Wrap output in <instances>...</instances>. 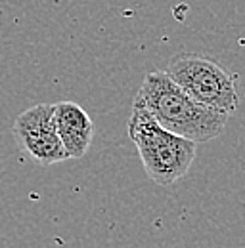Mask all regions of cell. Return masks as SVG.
Masks as SVG:
<instances>
[{"mask_svg": "<svg viewBox=\"0 0 245 248\" xmlns=\"http://www.w3.org/2000/svg\"><path fill=\"white\" fill-rule=\"evenodd\" d=\"M132 105L144 107L165 130L193 143L218 138L228 123V115L192 99L165 71L144 77Z\"/></svg>", "mask_w": 245, "mask_h": 248, "instance_id": "6da1fadb", "label": "cell"}, {"mask_svg": "<svg viewBox=\"0 0 245 248\" xmlns=\"http://www.w3.org/2000/svg\"><path fill=\"white\" fill-rule=\"evenodd\" d=\"M126 130L153 184L167 187L188 174L195 158L197 143L165 130L144 107L138 105H132Z\"/></svg>", "mask_w": 245, "mask_h": 248, "instance_id": "7a4b0ae2", "label": "cell"}, {"mask_svg": "<svg viewBox=\"0 0 245 248\" xmlns=\"http://www.w3.org/2000/svg\"><path fill=\"white\" fill-rule=\"evenodd\" d=\"M165 73L192 99L213 111L230 117L240 105L236 77L211 58L182 52L169 62Z\"/></svg>", "mask_w": 245, "mask_h": 248, "instance_id": "3957f363", "label": "cell"}, {"mask_svg": "<svg viewBox=\"0 0 245 248\" xmlns=\"http://www.w3.org/2000/svg\"><path fill=\"white\" fill-rule=\"evenodd\" d=\"M14 138L18 145L42 166L67 160L54 123L52 103H38L25 109L14 123Z\"/></svg>", "mask_w": 245, "mask_h": 248, "instance_id": "277c9868", "label": "cell"}, {"mask_svg": "<svg viewBox=\"0 0 245 248\" xmlns=\"http://www.w3.org/2000/svg\"><path fill=\"white\" fill-rule=\"evenodd\" d=\"M54 123L67 158H81L88 153L94 140V123L79 103H54Z\"/></svg>", "mask_w": 245, "mask_h": 248, "instance_id": "5b68a950", "label": "cell"}]
</instances>
